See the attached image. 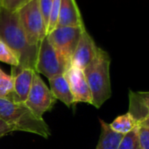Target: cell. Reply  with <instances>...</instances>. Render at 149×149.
Instances as JSON below:
<instances>
[{
	"label": "cell",
	"instance_id": "cell-1",
	"mask_svg": "<svg viewBox=\"0 0 149 149\" xmlns=\"http://www.w3.org/2000/svg\"><path fill=\"white\" fill-rule=\"evenodd\" d=\"M0 40H2L19 58V67L12 68V70L21 68L35 70L39 46H33L29 43L17 13L10 12L3 7L0 9Z\"/></svg>",
	"mask_w": 149,
	"mask_h": 149
},
{
	"label": "cell",
	"instance_id": "cell-2",
	"mask_svg": "<svg viewBox=\"0 0 149 149\" xmlns=\"http://www.w3.org/2000/svg\"><path fill=\"white\" fill-rule=\"evenodd\" d=\"M0 118L16 131L33 133L47 139L51 130L43 118L35 116L25 104L0 98Z\"/></svg>",
	"mask_w": 149,
	"mask_h": 149
},
{
	"label": "cell",
	"instance_id": "cell-3",
	"mask_svg": "<svg viewBox=\"0 0 149 149\" xmlns=\"http://www.w3.org/2000/svg\"><path fill=\"white\" fill-rule=\"evenodd\" d=\"M110 64V55L99 47L97 57L84 69L92 96V105L97 109H99L111 96Z\"/></svg>",
	"mask_w": 149,
	"mask_h": 149
},
{
	"label": "cell",
	"instance_id": "cell-4",
	"mask_svg": "<svg viewBox=\"0 0 149 149\" xmlns=\"http://www.w3.org/2000/svg\"><path fill=\"white\" fill-rule=\"evenodd\" d=\"M17 14L29 43L39 46L47 34L39 0H31L17 12Z\"/></svg>",
	"mask_w": 149,
	"mask_h": 149
},
{
	"label": "cell",
	"instance_id": "cell-5",
	"mask_svg": "<svg viewBox=\"0 0 149 149\" xmlns=\"http://www.w3.org/2000/svg\"><path fill=\"white\" fill-rule=\"evenodd\" d=\"M84 29L85 26L56 27L47 35L51 45L68 68L71 65L72 56Z\"/></svg>",
	"mask_w": 149,
	"mask_h": 149
},
{
	"label": "cell",
	"instance_id": "cell-6",
	"mask_svg": "<svg viewBox=\"0 0 149 149\" xmlns=\"http://www.w3.org/2000/svg\"><path fill=\"white\" fill-rule=\"evenodd\" d=\"M68 68V65L64 62L46 36L39 45L35 72L42 74L47 78L50 79L59 74H63Z\"/></svg>",
	"mask_w": 149,
	"mask_h": 149
},
{
	"label": "cell",
	"instance_id": "cell-7",
	"mask_svg": "<svg viewBox=\"0 0 149 149\" xmlns=\"http://www.w3.org/2000/svg\"><path fill=\"white\" fill-rule=\"evenodd\" d=\"M56 98L40 78L38 73H34L33 84L25 104L38 118H43V115L52 110Z\"/></svg>",
	"mask_w": 149,
	"mask_h": 149
},
{
	"label": "cell",
	"instance_id": "cell-8",
	"mask_svg": "<svg viewBox=\"0 0 149 149\" xmlns=\"http://www.w3.org/2000/svg\"><path fill=\"white\" fill-rule=\"evenodd\" d=\"M69 85L74 103L92 104V96L84 70L70 66L63 74Z\"/></svg>",
	"mask_w": 149,
	"mask_h": 149
},
{
	"label": "cell",
	"instance_id": "cell-9",
	"mask_svg": "<svg viewBox=\"0 0 149 149\" xmlns=\"http://www.w3.org/2000/svg\"><path fill=\"white\" fill-rule=\"evenodd\" d=\"M98 50L99 47L85 28L81 34L76 51L72 56L70 66L77 67L82 70L85 69L97 57Z\"/></svg>",
	"mask_w": 149,
	"mask_h": 149
},
{
	"label": "cell",
	"instance_id": "cell-10",
	"mask_svg": "<svg viewBox=\"0 0 149 149\" xmlns=\"http://www.w3.org/2000/svg\"><path fill=\"white\" fill-rule=\"evenodd\" d=\"M35 70L32 68H21L12 70L11 76L13 78V91L10 98L17 104H25L29 95Z\"/></svg>",
	"mask_w": 149,
	"mask_h": 149
},
{
	"label": "cell",
	"instance_id": "cell-11",
	"mask_svg": "<svg viewBox=\"0 0 149 149\" xmlns=\"http://www.w3.org/2000/svg\"><path fill=\"white\" fill-rule=\"evenodd\" d=\"M84 26L76 0H61L57 27Z\"/></svg>",
	"mask_w": 149,
	"mask_h": 149
},
{
	"label": "cell",
	"instance_id": "cell-12",
	"mask_svg": "<svg viewBox=\"0 0 149 149\" xmlns=\"http://www.w3.org/2000/svg\"><path fill=\"white\" fill-rule=\"evenodd\" d=\"M48 81L50 84V91L56 100H60L68 108L76 104L64 74H59L48 79Z\"/></svg>",
	"mask_w": 149,
	"mask_h": 149
},
{
	"label": "cell",
	"instance_id": "cell-13",
	"mask_svg": "<svg viewBox=\"0 0 149 149\" xmlns=\"http://www.w3.org/2000/svg\"><path fill=\"white\" fill-rule=\"evenodd\" d=\"M99 122L101 133L96 149H118L124 135L111 130L109 124L103 119H99Z\"/></svg>",
	"mask_w": 149,
	"mask_h": 149
},
{
	"label": "cell",
	"instance_id": "cell-14",
	"mask_svg": "<svg viewBox=\"0 0 149 149\" xmlns=\"http://www.w3.org/2000/svg\"><path fill=\"white\" fill-rule=\"evenodd\" d=\"M111 130L120 134H126L138 126L137 121L133 118L130 112L117 117L111 124H109Z\"/></svg>",
	"mask_w": 149,
	"mask_h": 149
},
{
	"label": "cell",
	"instance_id": "cell-15",
	"mask_svg": "<svg viewBox=\"0 0 149 149\" xmlns=\"http://www.w3.org/2000/svg\"><path fill=\"white\" fill-rule=\"evenodd\" d=\"M13 91V78L0 68V98L10 100Z\"/></svg>",
	"mask_w": 149,
	"mask_h": 149
},
{
	"label": "cell",
	"instance_id": "cell-16",
	"mask_svg": "<svg viewBox=\"0 0 149 149\" xmlns=\"http://www.w3.org/2000/svg\"><path fill=\"white\" fill-rule=\"evenodd\" d=\"M0 61L11 65L12 68H17L19 65L16 54L2 40H0Z\"/></svg>",
	"mask_w": 149,
	"mask_h": 149
},
{
	"label": "cell",
	"instance_id": "cell-17",
	"mask_svg": "<svg viewBox=\"0 0 149 149\" xmlns=\"http://www.w3.org/2000/svg\"><path fill=\"white\" fill-rule=\"evenodd\" d=\"M118 149H139L138 126L123 136Z\"/></svg>",
	"mask_w": 149,
	"mask_h": 149
},
{
	"label": "cell",
	"instance_id": "cell-18",
	"mask_svg": "<svg viewBox=\"0 0 149 149\" xmlns=\"http://www.w3.org/2000/svg\"><path fill=\"white\" fill-rule=\"evenodd\" d=\"M60 6H61V0H53L52 3V9L47 26V33L57 27L58 19H59V13H60Z\"/></svg>",
	"mask_w": 149,
	"mask_h": 149
},
{
	"label": "cell",
	"instance_id": "cell-19",
	"mask_svg": "<svg viewBox=\"0 0 149 149\" xmlns=\"http://www.w3.org/2000/svg\"><path fill=\"white\" fill-rule=\"evenodd\" d=\"M29 1H31V0H3L2 7L10 12L17 13Z\"/></svg>",
	"mask_w": 149,
	"mask_h": 149
},
{
	"label": "cell",
	"instance_id": "cell-20",
	"mask_svg": "<svg viewBox=\"0 0 149 149\" xmlns=\"http://www.w3.org/2000/svg\"><path fill=\"white\" fill-rule=\"evenodd\" d=\"M139 149H149V128L138 126Z\"/></svg>",
	"mask_w": 149,
	"mask_h": 149
},
{
	"label": "cell",
	"instance_id": "cell-21",
	"mask_svg": "<svg viewBox=\"0 0 149 149\" xmlns=\"http://www.w3.org/2000/svg\"><path fill=\"white\" fill-rule=\"evenodd\" d=\"M39 3H40V8L41 13H42L43 19H44V21H45L47 28L50 13H51V9H52L53 0H39Z\"/></svg>",
	"mask_w": 149,
	"mask_h": 149
},
{
	"label": "cell",
	"instance_id": "cell-22",
	"mask_svg": "<svg viewBox=\"0 0 149 149\" xmlns=\"http://www.w3.org/2000/svg\"><path fill=\"white\" fill-rule=\"evenodd\" d=\"M15 131L16 130L14 129V127H13L12 125L7 124L4 119L0 118V138L5 135H7L13 132H15Z\"/></svg>",
	"mask_w": 149,
	"mask_h": 149
},
{
	"label": "cell",
	"instance_id": "cell-23",
	"mask_svg": "<svg viewBox=\"0 0 149 149\" xmlns=\"http://www.w3.org/2000/svg\"><path fill=\"white\" fill-rule=\"evenodd\" d=\"M139 99L141 100L143 105L145 106V108L146 109L147 112L149 113V91H139L137 92Z\"/></svg>",
	"mask_w": 149,
	"mask_h": 149
},
{
	"label": "cell",
	"instance_id": "cell-24",
	"mask_svg": "<svg viewBox=\"0 0 149 149\" xmlns=\"http://www.w3.org/2000/svg\"><path fill=\"white\" fill-rule=\"evenodd\" d=\"M138 126H143V127H146L149 128V115L145 118L142 121H140L138 125Z\"/></svg>",
	"mask_w": 149,
	"mask_h": 149
},
{
	"label": "cell",
	"instance_id": "cell-25",
	"mask_svg": "<svg viewBox=\"0 0 149 149\" xmlns=\"http://www.w3.org/2000/svg\"><path fill=\"white\" fill-rule=\"evenodd\" d=\"M2 8V0H0V9Z\"/></svg>",
	"mask_w": 149,
	"mask_h": 149
},
{
	"label": "cell",
	"instance_id": "cell-26",
	"mask_svg": "<svg viewBox=\"0 0 149 149\" xmlns=\"http://www.w3.org/2000/svg\"><path fill=\"white\" fill-rule=\"evenodd\" d=\"M2 1H3V0H2Z\"/></svg>",
	"mask_w": 149,
	"mask_h": 149
}]
</instances>
